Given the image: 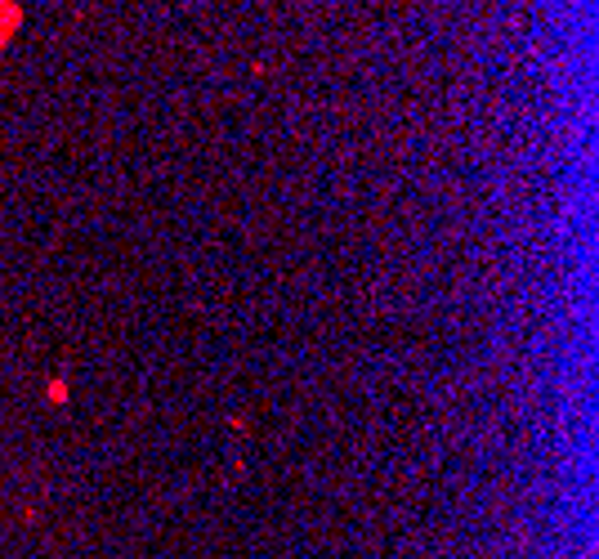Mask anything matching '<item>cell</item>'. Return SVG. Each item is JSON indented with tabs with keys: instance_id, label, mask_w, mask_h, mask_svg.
Returning <instances> with one entry per match:
<instances>
[{
	"instance_id": "1",
	"label": "cell",
	"mask_w": 599,
	"mask_h": 559,
	"mask_svg": "<svg viewBox=\"0 0 599 559\" xmlns=\"http://www.w3.org/2000/svg\"><path fill=\"white\" fill-rule=\"evenodd\" d=\"M18 18H23V14H18V5H14V0H0V45H5V41L14 36Z\"/></svg>"
}]
</instances>
